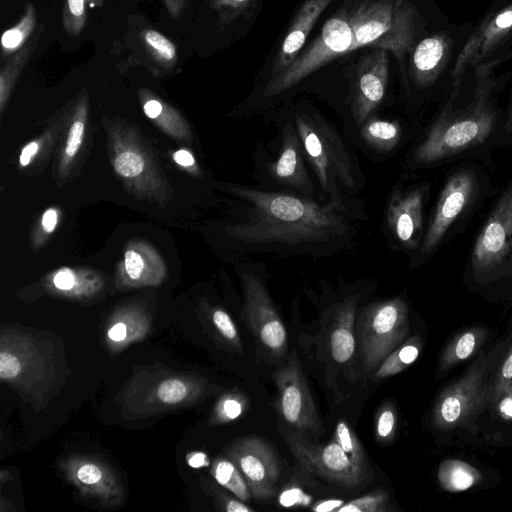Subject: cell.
Instances as JSON below:
<instances>
[{"instance_id":"cell-1","label":"cell","mask_w":512,"mask_h":512,"mask_svg":"<svg viewBox=\"0 0 512 512\" xmlns=\"http://www.w3.org/2000/svg\"><path fill=\"white\" fill-rule=\"evenodd\" d=\"M223 189L245 206L242 219L223 227L245 251L324 255L339 251L355 236L346 204L240 184Z\"/></svg>"},{"instance_id":"cell-2","label":"cell","mask_w":512,"mask_h":512,"mask_svg":"<svg viewBox=\"0 0 512 512\" xmlns=\"http://www.w3.org/2000/svg\"><path fill=\"white\" fill-rule=\"evenodd\" d=\"M495 87L496 81L488 65H476V81L470 99L457 103L452 93L413 150L412 163L420 167L432 166L487 142L499 130Z\"/></svg>"},{"instance_id":"cell-3","label":"cell","mask_w":512,"mask_h":512,"mask_svg":"<svg viewBox=\"0 0 512 512\" xmlns=\"http://www.w3.org/2000/svg\"><path fill=\"white\" fill-rule=\"evenodd\" d=\"M111 165L124 187L135 197L163 208L172 188L138 130L123 120L105 121Z\"/></svg>"},{"instance_id":"cell-4","label":"cell","mask_w":512,"mask_h":512,"mask_svg":"<svg viewBox=\"0 0 512 512\" xmlns=\"http://www.w3.org/2000/svg\"><path fill=\"white\" fill-rule=\"evenodd\" d=\"M293 124L305 156L321 186L325 201L346 204L343 192H356L358 180L347 147L332 127L319 115L296 113Z\"/></svg>"},{"instance_id":"cell-5","label":"cell","mask_w":512,"mask_h":512,"mask_svg":"<svg viewBox=\"0 0 512 512\" xmlns=\"http://www.w3.org/2000/svg\"><path fill=\"white\" fill-rule=\"evenodd\" d=\"M466 264V278L480 288L512 281V180L493 203Z\"/></svg>"},{"instance_id":"cell-6","label":"cell","mask_w":512,"mask_h":512,"mask_svg":"<svg viewBox=\"0 0 512 512\" xmlns=\"http://www.w3.org/2000/svg\"><path fill=\"white\" fill-rule=\"evenodd\" d=\"M351 11V51L380 47L401 59L412 47L417 11L409 0H362Z\"/></svg>"},{"instance_id":"cell-7","label":"cell","mask_w":512,"mask_h":512,"mask_svg":"<svg viewBox=\"0 0 512 512\" xmlns=\"http://www.w3.org/2000/svg\"><path fill=\"white\" fill-rule=\"evenodd\" d=\"M489 191L485 171L476 164L458 167L446 179L419 248L418 262L431 257L482 202Z\"/></svg>"},{"instance_id":"cell-8","label":"cell","mask_w":512,"mask_h":512,"mask_svg":"<svg viewBox=\"0 0 512 512\" xmlns=\"http://www.w3.org/2000/svg\"><path fill=\"white\" fill-rule=\"evenodd\" d=\"M351 43V11L344 8L326 21L317 38L286 70L269 80L262 95L271 98L288 91L324 64L349 53Z\"/></svg>"},{"instance_id":"cell-9","label":"cell","mask_w":512,"mask_h":512,"mask_svg":"<svg viewBox=\"0 0 512 512\" xmlns=\"http://www.w3.org/2000/svg\"><path fill=\"white\" fill-rule=\"evenodd\" d=\"M408 333V308L400 298L366 306L359 316L360 354L367 370H374L405 339Z\"/></svg>"},{"instance_id":"cell-10","label":"cell","mask_w":512,"mask_h":512,"mask_svg":"<svg viewBox=\"0 0 512 512\" xmlns=\"http://www.w3.org/2000/svg\"><path fill=\"white\" fill-rule=\"evenodd\" d=\"M37 342L20 332L2 330L0 377L3 381L24 389L47 388L55 377L54 360L38 350Z\"/></svg>"},{"instance_id":"cell-11","label":"cell","mask_w":512,"mask_h":512,"mask_svg":"<svg viewBox=\"0 0 512 512\" xmlns=\"http://www.w3.org/2000/svg\"><path fill=\"white\" fill-rule=\"evenodd\" d=\"M280 433L300 466L309 473L349 488L366 481L368 472L357 467L334 438L321 445L309 442L294 429L286 428Z\"/></svg>"},{"instance_id":"cell-12","label":"cell","mask_w":512,"mask_h":512,"mask_svg":"<svg viewBox=\"0 0 512 512\" xmlns=\"http://www.w3.org/2000/svg\"><path fill=\"white\" fill-rule=\"evenodd\" d=\"M485 371V363L478 361L443 391L432 412L434 426L439 429L462 426L483 410L492 392Z\"/></svg>"},{"instance_id":"cell-13","label":"cell","mask_w":512,"mask_h":512,"mask_svg":"<svg viewBox=\"0 0 512 512\" xmlns=\"http://www.w3.org/2000/svg\"><path fill=\"white\" fill-rule=\"evenodd\" d=\"M244 312L252 332L263 349L273 357L287 351V333L269 292L261 279L252 272H243Z\"/></svg>"},{"instance_id":"cell-14","label":"cell","mask_w":512,"mask_h":512,"mask_svg":"<svg viewBox=\"0 0 512 512\" xmlns=\"http://www.w3.org/2000/svg\"><path fill=\"white\" fill-rule=\"evenodd\" d=\"M273 379L278 389V410L294 430L318 432L321 428L317 409L296 353L280 366Z\"/></svg>"},{"instance_id":"cell-15","label":"cell","mask_w":512,"mask_h":512,"mask_svg":"<svg viewBox=\"0 0 512 512\" xmlns=\"http://www.w3.org/2000/svg\"><path fill=\"white\" fill-rule=\"evenodd\" d=\"M227 457L242 473L252 497L267 500L274 496L280 476V462L267 441L257 436L238 439L229 447Z\"/></svg>"},{"instance_id":"cell-16","label":"cell","mask_w":512,"mask_h":512,"mask_svg":"<svg viewBox=\"0 0 512 512\" xmlns=\"http://www.w3.org/2000/svg\"><path fill=\"white\" fill-rule=\"evenodd\" d=\"M430 191L426 182L395 189L386 210L388 230L405 250L418 251L425 233L424 208Z\"/></svg>"},{"instance_id":"cell-17","label":"cell","mask_w":512,"mask_h":512,"mask_svg":"<svg viewBox=\"0 0 512 512\" xmlns=\"http://www.w3.org/2000/svg\"><path fill=\"white\" fill-rule=\"evenodd\" d=\"M359 63L353 88L352 113L358 127L383 101L389 78L388 50L380 47Z\"/></svg>"},{"instance_id":"cell-18","label":"cell","mask_w":512,"mask_h":512,"mask_svg":"<svg viewBox=\"0 0 512 512\" xmlns=\"http://www.w3.org/2000/svg\"><path fill=\"white\" fill-rule=\"evenodd\" d=\"M511 34L512 3L488 14L468 38L451 72L453 88H459L468 66L478 65Z\"/></svg>"},{"instance_id":"cell-19","label":"cell","mask_w":512,"mask_h":512,"mask_svg":"<svg viewBox=\"0 0 512 512\" xmlns=\"http://www.w3.org/2000/svg\"><path fill=\"white\" fill-rule=\"evenodd\" d=\"M306 156L299 134L293 122H287L282 130V141L277 158L268 162V174L278 184L299 194L314 197Z\"/></svg>"},{"instance_id":"cell-20","label":"cell","mask_w":512,"mask_h":512,"mask_svg":"<svg viewBox=\"0 0 512 512\" xmlns=\"http://www.w3.org/2000/svg\"><path fill=\"white\" fill-rule=\"evenodd\" d=\"M167 277V267L160 253L142 240L130 241L118 263L116 284L120 288L157 286Z\"/></svg>"},{"instance_id":"cell-21","label":"cell","mask_w":512,"mask_h":512,"mask_svg":"<svg viewBox=\"0 0 512 512\" xmlns=\"http://www.w3.org/2000/svg\"><path fill=\"white\" fill-rule=\"evenodd\" d=\"M67 478L83 493L98 497L107 504H117L123 497V488L112 469L87 456L70 458L65 465Z\"/></svg>"},{"instance_id":"cell-22","label":"cell","mask_w":512,"mask_h":512,"mask_svg":"<svg viewBox=\"0 0 512 512\" xmlns=\"http://www.w3.org/2000/svg\"><path fill=\"white\" fill-rule=\"evenodd\" d=\"M333 1L305 0L300 5L274 58L270 79L277 77L297 59L317 19Z\"/></svg>"},{"instance_id":"cell-23","label":"cell","mask_w":512,"mask_h":512,"mask_svg":"<svg viewBox=\"0 0 512 512\" xmlns=\"http://www.w3.org/2000/svg\"><path fill=\"white\" fill-rule=\"evenodd\" d=\"M452 52V38L446 33H436L421 40L413 50L411 72L415 84L427 88L434 84Z\"/></svg>"},{"instance_id":"cell-24","label":"cell","mask_w":512,"mask_h":512,"mask_svg":"<svg viewBox=\"0 0 512 512\" xmlns=\"http://www.w3.org/2000/svg\"><path fill=\"white\" fill-rule=\"evenodd\" d=\"M144 114L164 133L179 141H192L189 124L179 111L148 88L138 90Z\"/></svg>"},{"instance_id":"cell-25","label":"cell","mask_w":512,"mask_h":512,"mask_svg":"<svg viewBox=\"0 0 512 512\" xmlns=\"http://www.w3.org/2000/svg\"><path fill=\"white\" fill-rule=\"evenodd\" d=\"M46 287L70 298H88L103 287L102 278L88 269L61 267L46 277Z\"/></svg>"},{"instance_id":"cell-26","label":"cell","mask_w":512,"mask_h":512,"mask_svg":"<svg viewBox=\"0 0 512 512\" xmlns=\"http://www.w3.org/2000/svg\"><path fill=\"white\" fill-rule=\"evenodd\" d=\"M357 297L345 299L337 308L330 333V349L338 363L348 362L355 352V314Z\"/></svg>"},{"instance_id":"cell-27","label":"cell","mask_w":512,"mask_h":512,"mask_svg":"<svg viewBox=\"0 0 512 512\" xmlns=\"http://www.w3.org/2000/svg\"><path fill=\"white\" fill-rule=\"evenodd\" d=\"M89 95L86 89L79 92L71 107L70 124L59 157L58 172L65 176L81 149L88 119Z\"/></svg>"},{"instance_id":"cell-28","label":"cell","mask_w":512,"mask_h":512,"mask_svg":"<svg viewBox=\"0 0 512 512\" xmlns=\"http://www.w3.org/2000/svg\"><path fill=\"white\" fill-rule=\"evenodd\" d=\"M359 128L363 140L370 147L382 153L393 150L402 136L399 123L371 116Z\"/></svg>"},{"instance_id":"cell-29","label":"cell","mask_w":512,"mask_h":512,"mask_svg":"<svg viewBox=\"0 0 512 512\" xmlns=\"http://www.w3.org/2000/svg\"><path fill=\"white\" fill-rule=\"evenodd\" d=\"M139 38L150 61L161 70L170 71L177 65V46L162 33L145 28L140 32Z\"/></svg>"},{"instance_id":"cell-30","label":"cell","mask_w":512,"mask_h":512,"mask_svg":"<svg viewBox=\"0 0 512 512\" xmlns=\"http://www.w3.org/2000/svg\"><path fill=\"white\" fill-rule=\"evenodd\" d=\"M37 40L27 42L20 50L14 53L0 70V113L3 116L14 86L29 61Z\"/></svg>"},{"instance_id":"cell-31","label":"cell","mask_w":512,"mask_h":512,"mask_svg":"<svg viewBox=\"0 0 512 512\" xmlns=\"http://www.w3.org/2000/svg\"><path fill=\"white\" fill-rule=\"evenodd\" d=\"M36 9L32 2H27L20 20L9 29L5 30L1 37L2 60L9 59L20 50L28 41L36 26Z\"/></svg>"},{"instance_id":"cell-32","label":"cell","mask_w":512,"mask_h":512,"mask_svg":"<svg viewBox=\"0 0 512 512\" xmlns=\"http://www.w3.org/2000/svg\"><path fill=\"white\" fill-rule=\"evenodd\" d=\"M144 317L135 309L126 308L116 313L107 330L108 339L115 344H127L144 333Z\"/></svg>"},{"instance_id":"cell-33","label":"cell","mask_w":512,"mask_h":512,"mask_svg":"<svg viewBox=\"0 0 512 512\" xmlns=\"http://www.w3.org/2000/svg\"><path fill=\"white\" fill-rule=\"evenodd\" d=\"M479 477L477 470L459 460L444 461L438 471L440 484L451 492L469 489L479 480Z\"/></svg>"},{"instance_id":"cell-34","label":"cell","mask_w":512,"mask_h":512,"mask_svg":"<svg viewBox=\"0 0 512 512\" xmlns=\"http://www.w3.org/2000/svg\"><path fill=\"white\" fill-rule=\"evenodd\" d=\"M421 348L419 337L410 338L404 344L399 345L380 364L374 374L375 380H381L400 373L410 366L418 357Z\"/></svg>"},{"instance_id":"cell-35","label":"cell","mask_w":512,"mask_h":512,"mask_svg":"<svg viewBox=\"0 0 512 512\" xmlns=\"http://www.w3.org/2000/svg\"><path fill=\"white\" fill-rule=\"evenodd\" d=\"M211 474L221 486L228 489L236 498L242 501L251 499L252 494L245 478L229 458H217L212 464Z\"/></svg>"},{"instance_id":"cell-36","label":"cell","mask_w":512,"mask_h":512,"mask_svg":"<svg viewBox=\"0 0 512 512\" xmlns=\"http://www.w3.org/2000/svg\"><path fill=\"white\" fill-rule=\"evenodd\" d=\"M199 392L200 386L197 383L186 381L182 377H169L158 384L155 395L163 405L176 406L191 400Z\"/></svg>"},{"instance_id":"cell-37","label":"cell","mask_w":512,"mask_h":512,"mask_svg":"<svg viewBox=\"0 0 512 512\" xmlns=\"http://www.w3.org/2000/svg\"><path fill=\"white\" fill-rule=\"evenodd\" d=\"M485 331L475 328L464 332L448 349L441 358V367L450 368L456 363L468 359L482 344Z\"/></svg>"},{"instance_id":"cell-38","label":"cell","mask_w":512,"mask_h":512,"mask_svg":"<svg viewBox=\"0 0 512 512\" xmlns=\"http://www.w3.org/2000/svg\"><path fill=\"white\" fill-rule=\"evenodd\" d=\"M333 438L357 467L368 472V462L364 449L347 422L344 420L338 421Z\"/></svg>"},{"instance_id":"cell-39","label":"cell","mask_w":512,"mask_h":512,"mask_svg":"<svg viewBox=\"0 0 512 512\" xmlns=\"http://www.w3.org/2000/svg\"><path fill=\"white\" fill-rule=\"evenodd\" d=\"M257 0H208L211 9L218 13V28H225L239 16H249Z\"/></svg>"},{"instance_id":"cell-40","label":"cell","mask_w":512,"mask_h":512,"mask_svg":"<svg viewBox=\"0 0 512 512\" xmlns=\"http://www.w3.org/2000/svg\"><path fill=\"white\" fill-rule=\"evenodd\" d=\"M392 510L388 494L383 489H377L360 498L342 504L338 512H387Z\"/></svg>"},{"instance_id":"cell-41","label":"cell","mask_w":512,"mask_h":512,"mask_svg":"<svg viewBox=\"0 0 512 512\" xmlns=\"http://www.w3.org/2000/svg\"><path fill=\"white\" fill-rule=\"evenodd\" d=\"M88 0H64L62 11V24L65 32L75 37L79 35L87 21Z\"/></svg>"},{"instance_id":"cell-42","label":"cell","mask_w":512,"mask_h":512,"mask_svg":"<svg viewBox=\"0 0 512 512\" xmlns=\"http://www.w3.org/2000/svg\"><path fill=\"white\" fill-rule=\"evenodd\" d=\"M247 407V399L240 392H230L221 397L215 406L216 423H227L239 418Z\"/></svg>"},{"instance_id":"cell-43","label":"cell","mask_w":512,"mask_h":512,"mask_svg":"<svg viewBox=\"0 0 512 512\" xmlns=\"http://www.w3.org/2000/svg\"><path fill=\"white\" fill-rule=\"evenodd\" d=\"M212 323L223 338V340L231 345L235 350L242 351V344L235 323L229 314L220 308H215L211 314Z\"/></svg>"},{"instance_id":"cell-44","label":"cell","mask_w":512,"mask_h":512,"mask_svg":"<svg viewBox=\"0 0 512 512\" xmlns=\"http://www.w3.org/2000/svg\"><path fill=\"white\" fill-rule=\"evenodd\" d=\"M397 416L392 404L386 403L376 417V438L381 442H389L395 435Z\"/></svg>"},{"instance_id":"cell-45","label":"cell","mask_w":512,"mask_h":512,"mask_svg":"<svg viewBox=\"0 0 512 512\" xmlns=\"http://www.w3.org/2000/svg\"><path fill=\"white\" fill-rule=\"evenodd\" d=\"M173 160L182 168L186 169L190 174L200 177L201 170L191 152L186 149H179L173 153Z\"/></svg>"},{"instance_id":"cell-46","label":"cell","mask_w":512,"mask_h":512,"mask_svg":"<svg viewBox=\"0 0 512 512\" xmlns=\"http://www.w3.org/2000/svg\"><path fill=\"white\" fill-rule=\"evenodd\" d=\"M42 139H36L34 141H31L27 143L21 150L20 156H19V163L21 167H26L30 164V162L33 160V158L38 154L41 145H42Z\"/></svg>"},{"instance_id":"cell-47","label":"cell","mask_w":512,"mask_h":512,"mask_svg":"<svg viewBox=\"0 0 512 512\" xmlns=\"http://www.w3.org/2000/svg\"><path fill=\"white\" fill-rule=\"evenodd\" d=\"M59 221V211L56 208H48L44 211L41 217V231L49 235L57 227Z\"/></svg>"},{"instance_id":"cell-48","label":"cell","mask_w":512,"mask_h":512,"mask_svg":"<svg viewBox=\"0 0 512 512\" xmlns=\"http://www.w3.org/2000/svg\"><path fill=\"white\" fill-rule=\"evenodd\" d=\"M501 397L498 403V410L505 418L512 419V387L506 385L505 388H499Z\"/></svg>"},{"instance_id":"cell-49","label":"cell","mask_w":512,"mask_h":512,"mask_svg":"<svg viewBox=\"0 0 512 512\" xmlns=\"http://www.w3.org/2000/svg\"><path fill=\"white\" fill-rule=\"evenodd\" d=\"M163 2L173 19H179L187 7V0H163Z\"/></svg>"},{"instance_id":"cell-50","label":"cell","mask_w":512,"mask_h":512,"mask_svg":"<svg viewBox=\"0 0 512 512\" xmlns=\"http://www.w3.org/2000/svg\"><path fill=\"white\" fill-rule=\"evenodd\" d=\"M224 510L228 512H250L253 511L250 507L245 505L239 498L233 499L225 497L223 499Z\"/></svg>"},{"instance_id":"cell-51","label":"cell","mask_w":512,"mask_h":512,"mask_svg":"<svg viewBox=\"0 0 512 512\" xmlns=\"http://www.w3.org/2000/svg\"><path fill=\"white\" fill-rule=\"evenodd\" d=\"M512 380V352L509 354V356L506 358L504 364L502 365L501 372H500V380H499V388L503 387L504 385L510 384V381Z\"/></svg>"},{"instance_id":"cell-52","label":"cell","mask_w":512,"mask_h":512,"mask_svg":"<svg viewBox=\"0 0 512 512\" xmlns=\"http://www.w3.org/2000/svg\"><path fill=\"white\" fill-rule=\"evenodd\" d=\"M187 462L193 468H200L209 464V459L205 453L192 452L187 455Z\"/></svg>"},{"instance_id":"cell-53","label":"cell","mask_w":512,"mask_h":512,"mask_svg":"<svg viewBox=\"0 0 512 512\" xmlns=\"http://www.w3.org/2000/svg\"><path fill=\"white\" fill-rule=\"evenodd\" d=\"M502 132L506 140H510L512 143V99L509 103L506 118L503 122Z\"/></svg>"}]
</instances>
